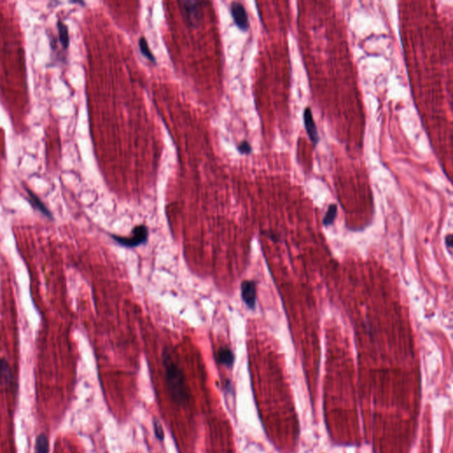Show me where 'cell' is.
Segmentation results:
<instances>
[{"mask_svg":"<svg viewBox=\"0 0 453 453\" xmlns=\"http://www.w3.org/2000/svg\"><path fill=\"white\" fill-rule=\"evenodd\" d=\"M230 13L236 25L242 31H247L250 28L249 17L246 9L239 2H233L230 4Z\"/></svg>","mask_w":453,"mask_h":453,"instance_id":"277c9868","label":"cell"},{"mask_svg":"<svg viewBox=\"0 0 453 453\" xmlns=\"http://www.w3.org/2000/svg\"><path fill=\"white\" fill-rule=\"evenodd\" d=\"M58 35L59 41L64 50H67L70 44V37H69V31L66 24L61 21L57 22Z\"/></svg>","mask_w":453,"mask_h":453,"instance_id":"9c48e42d","label":"cell"},{"mask_svg":"<svg viewBox=\"0 0 453 453\" xmlns=\"http://www.w3.org/2000/svg\"><path fill=\"white\" fill-rule=\"evenodd\" d=\"M336 214H337V206L335 204H331L328 208V211L326 212L324 219L322 220L323 225L328 227V226L333 224V222L336 218Z\"/></svg>","mask_w":453,"mask_h":453,"instance_id":"4fadbf2b","label":"cell"},{"mask_svg":"<svg viewBox=\"0 0 453 453\" xmlns=\"http://www.w3.org/2000/svg\"><path fill=\"white\" fill-rule=\"evenodd\" d=\"M110 237L121 246L136 248L147 242L149 238V229L146 225H137L132 229L130 237H121L113 234H111Z\"/></svg>","mask_w":453,"mask_h":453,"instance_id":"3957f363","label":"cell"},{"mask_svg":"<svg viewBox=\"0 0 453 453\" xmlns=\"http://www.w3.org/2000/svg\"><path fill=\"white\" fill-rule=\"evenodd\" d=\"M216 361L219 364L231 367L235 362L234 352L230 348L221 346L216 352Z\"/></svg>","mask_w":453,"mask_h":453,"instance_id":"52a82bcc","label":"cell"},{"mask_svg":"<svg viewBox=\"0 0 453 453\" xmlns=\"http://www.w3.org/2000/svg\"><path fill=\"white\" fill-rule=\"evenodd\" d=\"M13 380L12 371L7 361L4 359H0V384L7 385Z\"/></svg>","mask_w":453,"mask_h":453,"instance_id":"30bf717a","label":"cell"},{"mask_svg":"<svg viewBox=\"0 0 453 453\" xmlns=\"http://www.w3.org/2000/svg\"><path fill=\"white\" fill-rule=\"evenodd\" d=\"M445 242H446V245L451 249L452 246H453V236H452V235H449V236L446 237V238H445Z\"/></svg>","mask_w":453,"mask_h":453,"instance_id":"2e32d148","label":"cell"},{"mask_svg":"<svg viewBox=\"0 0 453 453\" xmlns=\"http://www.w3.org/2000/svg\"><path fill=\"white\" fill-rule=\"evenodd\" d=\"M303 124L305 126V129H306L308 136L310 137V140L312 141L314 146H316L317 144L319 143L320 137L318 135L316 124L314 122L312 111L309 107L305 108L303 111Z\"/></svg>","mask_w":453,"mask_h":453,"instance_id":"8992f818","label":"cell"},{"mask_svg":"<svg viewBox=\"0 0 453 453\" xmlns=\"http://www.w3.org/2000/svg\"><path fill=\"white\" fill-rule=\"evenodd\" d=\"M241 297L250 310H255L257 303V286L252 280H244L241 283Z\"/></svg>","mask_w":453,"mask_h":453,"instance_id":"5b68a950","label":"cell"},{"mask_svg":"<svg viewBox=\"0 0 453 453\" xmlns=\"http://www.w3.org/2000/svg\"><path fill=\"white\" fill-rule=\"evenodd\" d=\"M238 151L241 154H250L252 151V148L248 141H242L238 145Z\"/></svg>","mask_w":453,"mask_h":453,"instance_id":"5bb4252c","label":"cell"},{"mask_svg":"<svg viewBox=\"0 0 453 453\" xmlns=\"http://www.w3.org/2000/svg\"><path fill=\"white\" fill-rule=\"evenodd\" d=\"M263 234H264L265 236H266L267 238L272 239L273 242H276V241H278L277 234L274 233L273 230H268V231H266V232H264Z\"/></svg>","mask_w":453,"mask_h":453,"instance_id":"9a60e30c","label":"cell"},{"mask_svg":"<svg viewBox=\"0 0 453 453\" xmlns=\"http://www.w3.org/2000/svg\"><path fill=\"white\" fill-rule=\"evenodd\" d=\"M35 453H49L48 437L44 434L37 436L35 440Z\"/></svg>","mask_w":453,"mask_h":453,"instance_id":"8fae6325","label":"cell"},{"mask_svg":"<svg viewBox=\"0 0 453 453\" xmlns=\"http://www.w3.org/2000/svg\"><path fill=\"white\" fill-rule=\"evenodd\" d=\"M26 191L28 196H29V201L32 205V207L35 208L36 210H38L40 212H42L46 217L52 218L51 211H49L48 208L44 205L43 201L33 191H31L30 189L26 188Z\"/></svg>","mask_w":453,"mask_h":453,"instance_id":"ba28073f","label":"cell"},{"mask_svg":"<svg viewBox=\"0 0 453 453\" xmlns=\"http://www.w3.org/2000/svg\"><path fill=\"white\" fill-rule=\"evenodd\" d=\"M181 14L186 24L191 28H197L201 24L204 13V2L192 0L178 1Z\"/></svg>","mask_w":453,"mask_h":453,"instance_id":"7a4b0ae2","label":"cell"},{"mask_svg":"<svg viewBox=\"0 0 453 453\" xmlns=\"http://www.w3.org/2000/svg\"><path fill=\"white\" fill-rule=\"evenodd\" d=\"M163 365L165 368L166 378L170 392L176 397V400L183 401L186 398V384L184 375L179 365L174 361L171 352L168 348H165L162 353Z\"/></svg>","mask_w":453,"mask_h":453,"instance_id":"6da1fadb","label":"cell"},{"mask_svg":"<svg viewBox=\"0 0 453 453\" xmlns=\"http://www.w3.org/2000/svg\"><path fill=\"white\" fill-rule=\"evenodd\" d=\"M138 44H139V48H140V52H141L142 54L146 59H148L150 61L156 63L157 61H156L155 56H154L153 53L151 52L149 44H148V42L146 39V37H141L138 41Z\"/></svg>","mask_w":453,"mask_h":453,"instance_id":"7c38bea8","label":"cell"}]
</instances>
